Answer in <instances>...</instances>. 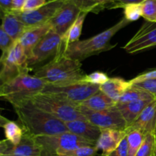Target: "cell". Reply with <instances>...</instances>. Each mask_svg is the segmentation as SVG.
Wrapping results in <instances>:
<instances>
[{"label": "cell", "mask_w": 156, "mask_h": 156, "mask_svg": "<svg viewBox=\"0 0 156 156\" xmlns=\"http://www.w3.org/2000/svg\"><path fill=\"white\" fill-rule=\"evenodd\" d=\"M91 9L94 13H98L105 8L111 9L114 4V0H89Z\"/></svg>", "instance_id": "836d02e7"}, {"label": "cell", "mask_w": 156, "mask_h": 156, "mask_svg": "<svg viewBox=\"0 0 156 156\" xmlns=\"http://www.w3.org/2000/svg\"><path fill=\"white\" fill-rule=\"evenodd\" d=\"M47 0H25L24 6L21 12H31L34 11L47 3Z\"/></svg>", "instance_id": "e575fe53"}, {"label": "cell", "mask_w": 156, "mask_h": 156, "mask_svg": "<svg viewBox=\"0 0 156 156\" xmlns=\"http://www.w3.org/2000/svg\"><path fill=\"white\" fill-rule=\"evenodd\" d=\"M78 108L86 120L101 129H114L125 131L127 128L126 122L117 106L105 111H98L87 109L80 105H78Z\"/></svg>", "instance_id": "9c48e42d"}, {"label": "cell", "mask_w": 156, "mask_h": 156, "mask_svg": "<svg viewBox=\"0 0 156 156\" xmlns=\"http://www.w3.org/2000/svg\"><path fill=\"white\" fill-rule=\"evenodd\" d=\"M85 75L82 69L81 62L66 56L62 47L52 60L37 69L34 73L35 76L50 85H64L83 81Z\"/></svg>", "instance_id": "7a4b0ae2"}, {"label": "cell", "mask_w": 156, "mask_h": 156, "mask_svg": "<svg viewBox=\"0 0 156 156\" xmlns=\"http://www.w3.org/2000/svg\"><path fill=\"white\" fill-rule=\"evenodd\" d=\"M146 135L139 130L129 131L126 133L128 156H136L144 140Z\"/></svg>", "instance_id": "484cf974"}, {"label": "cell", "mask_w": 156, "mask_h": 156, "mask_svg": "<svg viewBox=\"0 0 156 156\" xmlns=\"http://www.w3.org/2000/svg\"><path fill=\"white\" fill-rule=\"evenodd\" d=\"M108 156H128V145L126 136L122 140L118 147Z\"/></svg>", "instance_id": "d590c367"}, {"label": "cell", "mask_w": 156, "mask_h": 156, "mask_svg": "<svg viewBox=\"0 0 156 156\" xmlns=\"http://www.w3.org/2000/svg\"><path fill=\"white\" fill-rule=\"evenodd\" d=\"M5 155L10 156H42V151L37 143L34 136L24 131L22 139L17 146H12Z\"/></svg>", "instance_id": "2e32d148"}, {"label": "cell", "mask_w": 156, "mask_h": 156, "mask_svg": "<svg viewBox=\"0 0 156 156\" xmlns=\"http://www.w3.org/2000/svg\"><path fill=\"white\" fill-rule=\"evenodd\" d=\"M155 100L153 97L146 98L140 99L127 104L123 105H116L117 108L121 113L122 116L126 122L127 127L139 117L142 111L146 108L148 105Z\"/></svg>", "instance_id": "ffe728a7"}, {"label": "cell", "mask_w": 156, "mask_h": 156, "mask_svg": "<svg viewBox=\"0 0 156 156\" xmlns=\"http://www.w3.org/2000/svg\"><path fill=\"white\" fill-rule=\"evenodd\" d=\"M64 2L65 0L47 2L42 7L31 12H12L27 27H36L47 24L62 5Z\"/></svg>", "instance_id": "7c38bea8"}, {"label": "cell", "mask_w": 156, "mask_h": 156, "mask_svg": "<svg viewBox=\"0 0 156 156\" xmlns=\"http://www.w3.org/2000/svg\"><path fill=\"white\" fill-rule=\"evenodd\" d=\"M109 79L108 75L102 72H94V73H91V74L85 75V78H84V82H88L90 84L95 85H99L101 86V85L105 84L107 81Z\"/></svg>", "instance_id": "1f68e13d"}, {"label": "cell", "mask_w": 156, "mask_h": 156, "mask_svg": "<svg viewBox=\"0 0 156 156\" xmlns=\"http://www.w3.org/2000/svg\"><path fill=\"white\" fill-rule=\"evenodd\" d=\"M14 42L15 41H13L11 37L5 31L0 21V50H2V52L5 51L12 47Z\"/></svg>", "instance_id": "d6a6232c"}, {"label": "cell", "mask_w": 156, "mask_h": 156, "mask_svg": "<svg viewBox=\"0 0 156 156\" xmlns=\"http://www.w3.org/2000/svg\"><path fill=\"white\" fill-rule=\"evenodd\" d=\"M12 11L20 12L24 6L25 0H12Z\"/></svg>", "instance_id": "b9f144b4"}, {"label": "cell", "mask_w": 156, "mask_h": 156, "mask_svg": "<svg viewBox=\"0 0 156 156\" xmlns=\"http://www.w3.org/2000/svg\"><path fill=\"white\" fill-rule=\"evenodd\" d=\"M51 30L50 24H43L36 27H27L21 36L18 38V41L20 43L26 54L28 56L34 47L39 43V41Z\"/></svg>", "instance_id": "ac0fdd59"}, {"label": "cell", "mask_w": 156, "mask_h": 156, "mask_svg": "<svg viewBox=\"0 0 156 156\" xmlns=\"http://www.w3.org/2000/svg\"><path fill=\"white\" fill-rule=\"evenodd\" d=\"M123 9L124 18L129 22L137 21L142 17L141 4H128L122 7Z\"/></svg>", "instance_id": "f546056e"}, {"label": "cell", "mask_w": 156, "mask_h": 156, "mask_svg": "<svg viewBox=\"0 0 156 156\" xmlns=\"http://www.w3.org/2000/svg\"><path fill=\"white\" fill-rule=\"evenodd\" d=\"M62 38L50 30L37 44L35 46L27 56V66L32 67L42 63L51 57H54L61 48Z\"/></svg>", "instance_id": "30bf717a"}, {"label": "cell", "mask_w": 156, "mask_h": 156, "mask_svg": "<svg viewBox=\"0 0 156 156\" xmlns=\"http://www.w3.org/2000/svg\"><path fill=\"white\" fill-rule=\"evenodd\" d=\"M99 91V85L79 81L64 85L47 84L41 93L56 95L73 105H79Z\"/></svg>", "instance_id": "ba28073f"}, {"label": "cell", "mask_w": 156, "mask_h": 156, "mask_svg": "<svg viewBox=\"0 0 156 156\" xmlns=\"http://www.w3.org/2000/svg\"><path fill=\"white\" fill-rule=\"evenodd\" d=\"M88 14V13H86V12H81L76 21L67 30L65 35L62 37V45H68V44H73V43L79 41V38L82 34L84 21H85Z\"/></svg>", "instance_id": "603a6c76"}, {"label": "cell", "mask_w": 156, "mask_h": 156, "mask_svg": "<svg viewBox=\"0 0 156 156\" xmlns=\"http://www.w3.org/2000/svg\"><path fill=\"white\" fill-rule=\"evenodd\" d=\"M117 102L106 95L105 93L99 91L88 98L87 100L81 103L80 106L91 111H105L116 106Z\"/></svg>", "instance_id": "7402d4cb"}, {"label": "cell", "mask_w": 156, "mask_h": 156, "mask_svg": "<svg viewBox=\"0 0 156 156\" xmlns=\"http://www.w3.org/2000/svg\"><path fill=\"white\" fill-rule=\"evenodd\" d=\"M47 85L45 81L34 75L21 73L0 85V100L7 101L11 105L20 101L28 100L42 92Z\"/></svg>", "instance_id": "277c9868"}, {"label": "cell", "mask_w": 156, "mask_h": 156, "mask_svg": "<svg viewBox=\"0 0 156 156\" xmlns=\"http://www.w3.org/2000/svg\"><path fill=\"white\" fill-rule=\"evenodd\" d=\"M5 138L12 146H17L22 139L24 130L21 126L14 121L9 120L4 127Z\"/></svg>", "instance_id": "d4e9b609"}, {"label": "cell", "mask_w": 156, "mask_h": 156, "mask_svg": "<svg viewBox=\"0 0 156 156\" xmlns=\"http://www.w3.org/2000/svg\"><path fill=\"white\" fill-rule=\"evenodd\" d=\"M69 132L74 133L91 143L96 144L101 129L86 119L76 120L65 123Z\"/></svg>", "instance_id": "e0dca14e"}, {"label": "cell", "mask_w": 156, "mask_h": 156, "mask_svg": "<svg viewBox=\"0 0 156 156\" xmlns=\"http://www.w3.org/2000/svg\"><path fill=\"white\" fill-rule=\"evenodd\" d=\"M51 1H54V0H47V2H51Z\"/></svg>", "instance_id": "f6af8a7d"}, {"label": "cell", "mask_w": 156, "mask_h": 156, "mask_svg": "<svg viewBox=\"0 0 156 156\" xmlns=\"http://www.w3.org/2000/svg\"><path fill=\"white\" fill-rule=\"evenodd\" d=\"M30 100L37 108L51 114L64 123L85 119L79 110L78 105H73L56 95L39 93Z\"/></svg>", "instance_id": "5b68a950"}, {"label": "cell", "mask_w": 156, "mask_h": 156, "mask_svg": "<svg viewBox=\"0 0 156 156\" xmlns=\"http://www.w3.org/2000/svg\"><path fill=\"white\" fill-rule=\"evenodd\" d=\"M35 139L42 151V156H57L82 146H95L94 143L70 132L37 136Z\"/></svg>", "instance_id": "8992f818"}, {"label": "cell", "mask_w": 156, "mask_h": 156, "mask_svg": "<svg viewBox=\"0 0 156 156\" xmlns=\"http://www.w3.org/2000/svg\"><path fill=\"white\" fill-rule=\"evenodd\" d=\"M23 130L34 136L69 132L65 123L37 108L30 99L12 104Z\"/></svg>", "instance_id": "6da1fadb"}, {"label": "cell", "mask_w": 156, "mask_h": 156, "mask_svg": "<svg viewBox=\"0 0 156 156\" xmlns=\"http://www.w3.org/2000/svg\"><path fill=\"white\" fill-rule=\"evenodd\" d=\"M154 135H155V156H156V131H155V134H154Z\"/></svg>", "instance_id": "ee69618b"}, {"label": "cell", "mask_w": 156, "mask_h": 156, "mask_svg": "<svg viewBox=\"0 0 156 156\" xmlns=\"http://www.w3.org/2000/svg\"><path fill=\"white\" fill-rule=\"evenodd\" d=\"M145 0H114V4L111 9L122 8L123 5L128 4H141Z\"/></svg>", "instance_id": "f35d334b"}, {"label": "cell", "mask_w": 156, "mask_h": 156, "mask_svg": "<svg viewBox=\"0 0 156 156\" xmlns=\"http://www.w3.org/2000/svg\"><path fill=\"white\" fill-rule=\"evenodd\" d=\"M0 21L5 31L13 41H18L27 28L12 11L0 12Z\"/></svg>", "instance_id": "d6986e66"}, {"label": "cell", "mask_w": 156, "mask_h": 156, "mask_svg": "<svg viewBox=\"0 0 156 156\" xmlns=\"http://www.w3.org/2000/svg\"><path fill=\"white\" fill-rule=\"evenodd\" d=\"M156 79V69H152L151 71L146 72V73H143L142 74L139 75L136 77L133 78L129 81V82H137V81L145 80V79Z\"/></svg>", "instance_id": "74e56055"}, {"label": "cell", "mask_w": 156, "mask_h": 156, "mask_svg": "<svg viewBox=\"0 0 156 156\" xmlns=\"http://www.w3.org/2000/svg\"><path fill=\"white\" fill-rule=\"evenodd\" d=\"M99 156H105V155H99Z\"/></svg>", "instance_id": "7dc6e473"}, {"label": "cell", "mask_w": 156, "mask_h": 156, "mask_svg": "<svg viewBox=\"0 0 156 156\" xmlns=\"http://www.w3.org/2000/svg\"><path fill=\"white\" fill-rule=\"evenodd\" d=\"M98 149L96 146H82L73 150L61 153L57 156H97Z\"/></svg>", "instance_id": "f1b7e54d"}, {"label": "cell", "mask_w": 156, "mask_h": 156, "mask_svg": "<svg viewBox=\"0 0 156 156\" xmlns=\"http://www.w3.org/2000/svg\"><path fill=\"white\" fill-rule=\"evenodd\" d=\"M12 146L7 140H0V156L4 155Z\"/></svg>", "instance_id": "60d3db41"}, {"label": "cell", "mask_w": 156, "mask_h": 156, "mask_svg": "<svg viewBox=\"0 0 156 156\" xmlns=\"http://www.w3.org/2000/svg\"><path fill=\"white\" fill-rule=\"evenodd\" d=\"M65 1H68L74 4L75 5L77 6L82 12H86V13H89V12H92L91 9V4L89 2V0H65Z\"/></svg>", "instance_id": "8d00e7d4"}, {"label": "cell", "mask_w": 156, "mask_h": 156, "mask_svg": "<svg viewBox=\"0 0 156 156\" xmlns=\"http://www.w3.org/2000/svg\"><path fill=\"white\" fill-rule=\"evenodd\" d=\"M156 47V22L146 21L138 31L123 47L129 54H136Z\"/></svg>", "instance_id": "8fae6325"}, {"label": "cell", "mask_w": 156, "mask_h": 156, "mask_svg": "<svg viewBox=\"0 0 156 156\" xmlns=\"http://www.w3.org/2000/svg\"><path fill=\"white\" fill-rule=\"evenodd\" d=\"M9 121V119H7L6 117H3L2 115L0 114V127L2 128L4 127L5 125Z\"/></svg>", "instance_id": "7bdbcfd3"}, {"label": "cell", "mask_w": 156, "mask_h": 156, "mask_svg": "<svg viewBox=\"0 0 156 156\" xmlns=\"http://www.w3.org/2000/svg\"><path fill=\"white\" fill-rule=\"evenodd\" d=\"M126 136V133L124 130L114 129H101L95 146L98 150L101 151V155L108 156L118 147L122 140Z\"/></svg>", "instance_id": "9a60e30c"}, {"label": "cell", "mask_w": 156, "mask_h": 156, "mask_svg": "<svg viewBox=\"0 0 156 156\" xmlns=\"http://www.w3.org/2000/svg\"><path fill=\"white\" fill-rule=\"evenodd\" d=\"M12 11V0H0V12Z\"/></svg>", "instance_id": "ab89813d"}, {"label": "cell", "mask_w": 156, "mask_h": 156, "mask_svg": "<svg viewBox=\"0 0 156 156\" xmlns=\"http://www.w3.org/2000/svg\"><path fill=\"white\" fill-rule=\"evenodd\" d=\"M81 12H82L77 6L70 2L65 1L48 22L51 27V30L62 38Z\"/></svg>", "instance_id": "4fadbf2b"}, {"label": "cell", "mask_w": 156, "mask_h": 156, "mask_svg": "<svg viewBox=\"0 0 156 156\" xmlns=\"http://www.w3.org/2000/svg\"><path fill=\"white\" fill-rule=\"evenodd\" d=\"M152 97L150 94L145 91L144 90L140 88L130 85L120 97L116 105H123V104L130 103L135 101L140 100V99Z\"/></svg>", "instance_id": "cb8c5ba5"}, {"label": "cell", "mask_w": 156, "mask_h": 156, "mask_svg": "<svg viewBox=\"0 0 156 156\" xmlns=\"http://www.w3.org/2000/svg\"><path fill=\"white\" fill-rule=\"evenodd\" d=\"M132 130H139L144 135L155 134L156 131V99L146 106L139 117L125 131L127 133Z\"/></svg>", "instance_id": "5bb4252c"}, {"label": "cell", "mask_w": 156, "mask_h": 156, "mask_svg": "<svg viewBox=\"0 0 156 156\" xmlns=\"http://www.w3.org/2000/svg\"><path fill=\"white\" fill-rule=\"evenodd\" d=\"M25 50L18 41L10 48L2 52L0 56V85L21 73L30 71Z\"/></svg>", "instance_id": "52a82bcc"}, {"label": "cell", "mask_w": 156, "mask_h": 156, "mask_svg": "<svg viewBox=\"0 0 156 156\" xmlns=\"http://www.w3.org/2000/svg\"><path fill=\"white\" fill-rule=\"evenodd\" d=\"M155 138L152 133L146 134L136 156H155Z\"/></svg>", "instance_id": "4316f807"}, {"label": "cell", "mask_w": 156, "mask_h": 156, "mask_svg": "<svg viewBox=\"0 0 156 156\" xmlns=\"http://www.w3.org/2000/svg\"><path fill=\"white\" fill-rule=\"evenodd\" d=\"M2 156H10V155H2Z\"/></svg>", "instance_id": "bcb514c9"}, {"label": "cell", "mask_w": 156, "mask_h": 156, "mask_svg": "<svg viewBox=\"0 0 156 156\" xmlns=\"http://www.w3.org/2000/svg\"><path fill=\"white\" fill-rule=\"evenodd\" d=\"M129 83L131 85L144 90L156 99V79H145V80L137 81V82H129Z\"/></svg>", "instance_id": "4dcf8cb0"}, {"label": "cell", "mask_w": 156, "mask_h": 156, "mask_svg": "<svg viewBox=\"0 0 156 156\" xmlns=\"http://www.w3.org/2000/svg\"><path fill=\"white\" fill-rule=\"evenodd\" d=\"M129 23L130 22L123 17L112 27L98 34L95 36L82 41L79 40L66 46L62 44L61 47L66 56L81 62L90 56L114 48L116 45L111 44L112 37Z\"/></svg>", "instance_id": "3957f363"}, {"label": "cell", "mask_w": 156, "mask_h": 156, "mask_svg": "<svg viewBox=\"0 0 156 156\" xmlns=\"http://www.w3.org/2000/svg\"><path fill=\"white\" fill-rule=\"evenodd\" d=\"M130 85L129 81H126L121 78H111L105 84L101 85L100 91L114 101L117 102Z\"/></svg>", "instance_id": "44dd1931"}, {"label": "cell", "mask_w": 156, "mask_h": 156, "mask_svg": "<svg viewBox=\"0 0 156 156\" xmlns=\"http://www.w3.org/2000/svg\"><path fill=\"white\" fill-rule=\"evenodd\" d=\"M142 17L149 22H156V0H145L141 3Z\"/></svg>", "instance_id": "83f0119b"}]
</instances>
